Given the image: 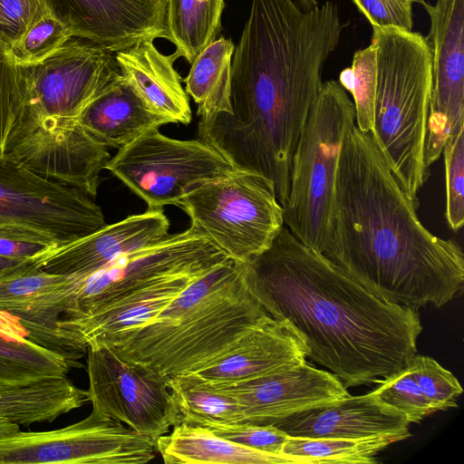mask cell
I'll list each match as a JSON object with an SVG mask.
<instances>
[{
  "instance_id": "4dcf8cb0",
  "label": "cell",
  "mask_w": 464,
  "mask_h": 464,
  "mask_svg": "<svg viewBox=\"0 0 464 464\" xmlns=\"http://www.w3.org/2000/svg\"><path fill=\"white\" fill-rule=\"evenodd\" d=\"M397 442L391 437L366 439L299 438L289 437L282 455L294 464L376 463L375 456L390 444Z\"/></svg>"
},
{
  "instance_id": "8d00e7d4",
  "label": "cell",
  "mask_w": 464,
  "mask_h": 464,
  "mask_svg": "<svg viewBox=\"0 0 464 464\" xmlns=\"http://www.w3.org/2000/svg\"><path fill=\"white\" fill-rule=\"evenodd\" d=\"M25 99L21 66L14 63L8 47L0 42V152Z\"/></svg>"
},
{
  "instance_id": "603a6c76",
  "label": "cell",
  "mask_w": 464,
  "mask_h": 464,
  "mask_svg": "<svg viewBox=\"0 0 464 464\" xmlns=\"http://www.w3.org/2000/svg\"><path fill=\"white\" fill-rule=\"evenodd\" d=\"M153 41L143 40L115 53L120 72L151 111L169 123L188 124L189 101L174 61Z\"/></svg>"
},
{
  "instance_id": "d4e9b609",
  "label": "cell",
  "mask_w": 464,
  "mask_h": 464,
  "mask_svg": "<svg viewBox=\"0 0 464 464\" xmlns=\"http://www.w3.org/2000/svg\"><path fill=\"white\" fill-rule=\"evenodd\" d=\"M156 450L166 464H294L283 455L256 450L185 422L159 437Z\"/></svg>"
},
{
  "instance_id": "f1b7e54d",
  "label": "cell",
  "mask_w": 464,
  "mask_h": 464,
  "mask_svg": "<svg viewBox=\"0 0 464 464\" xmlns=\"http://www.w3.org/2000/svg\"><path fill=\"white\" fill-rule=\"evenodd\" d=\"M224 0H167L168 40L176 47L175 61L185 58L190 64L220 33Z\"/></svg>"
},
{
  "instance_id": "e0dca14e",
  "label": "cell",
  "mask_w": 464,
  "mask_h": 464,
  "mask_svg": "<svg viewBox=\"0 0 464 464\" xmlns=\"http://www.w3.org/2000/svg\"><path fill=\"white\" fill-rule=\"evenodd\" d=\"M210 383L236 399L241 423L255 425H275L303 411L350 395L334 373L319 370L306 361L251 379Z\"/></svg>"
},
{
  "instance_id": "7402d4cb",
  "label": "cell",
  "mask_w": 464,
  "mask_h": 464,
  "mask_svg": "<svg viewBox=\"0 0 464 464\" xmlns=\"http://www.w3.org/2000/svg\"><path fill=\"white\" fill-rule=\"evenodd\" d=\"M206 273H188L164 279L129 294L88 316L64 320V324L87 347L108 345L151 321L188 285Z\"/></svg>"
},
{
  "instance_id": "5bb4252c",
  "label": "cell",
  "mask_w": 464,
  "mask_h": 464,
  "mask_svg": "<svg viewBox=\"0 0 464 464\" xmlns=\"http://www.w3.org/2000/svg\"><path fill=\"white\" fill-rule=\"evenodd\" d=\"M20 66L24 107L37 115L73 121L121 74L114 53L75 35L44 60Z\"/></svg>"
},
{
  "instance_id": "74e56055",
  "label": "cell",
  "mask_w": 464,
  "mask_h": 464,
  "mask_svg": "<svg viewBox=\"0 0 464 464\" xmlns=\"http://www.w3.org/2000/svg\"><path fill=\"white\" fill-rule=\"evenodd\" d=\"M198 426L240 445L275 455H282L283 447L290 437L274 425L208 422Z\"/></svg>"
},
{
  "instance_id": "ab89813d",
  "label": "cell",
  "mask_w": 464,
  "mask_h": 464,
  "mask_svg": "<svg viewBox=\"0 0 464 464\" xmlns=\"http://www.w3.org/2000/svg\"><path fill=\"white\" fill-rule=\"evenodd\" d=\"M54 248L53 241L36 231L0 225V256L34 260Z\"/></svg>"
},
{
  "instance_id": "f546056e",
  "label": "cell",
  "mask_w": 464,
  "mask_h": 464,
  "mask_svg": "<svg viewBox=\"0 0 464 464\" xmlns=\"http://www.w3.org/2000/svg\"><path fill=\"white\" fill-rule=\"evenodd\" d=\"M169 387L179 412V423H241L236 399L216 384L182 374L169 377Z\"/></svg>"
},
{
  "instance_id": "83f0119b",
  "label": "cell",
  "mask_w": 464,
  "mask_h": 464,
  "mask_svg": "<svg viewBox=\"0 0 464 464\" xmlns=\"http://www.w3.org/2000/svg\"><path fill=\"white\" fill-rule=\"evenodd\" d=\"M235 44L220 36L209 44L192 62L185 82L200 117L230 113L231 63Z\"/></svg>"
},
{
  "instance_id": "8fae6325",
  "label": "cell",
  "mask_w": 464,
  "mask_h": 464,
  "mask_svg": "<svg viewBox=\"0 0 464 464\" xmlns=\"http://www.w3.org/2000/svg\"><path fill=\"white\" fill-rule=\"evenodd\" d=\"M156 452L151 439L94 409L62 429L0 436V464H144Z\"/></svg>"
},
{
  "instance_id": "ba28073f",
  "label": "cell",
  "mask_w": 464,
  "mask_h": 464,
  "mask_svg": "<svg viewBox=\"0 0 464 464\" xmlns=\"http://www.w3.org/2000/svg\"><path fill=\"white\" fill-rule=\"evenodd\" d=\"M104 169L140 198L149 209L179 206L200 184L235 170L205 141L172 139L159 129L146 131L120 149Z\"/></svg>"
},
{
  "instance_id": "f6af8a7d",
  "label": "cell",
  "mask_w": 464,
  "mask_h": 464,
  "mask_svg": "<svg viewBox=\"0 0 464 464\" xmlns=\"http://www.w3.org/2000/svg\"><path fill=\"white\" fill-rule=\"evenodd\" d=\"M422 0H414L415 3H420Z\"/></svg>"
},
{
  "instance_id": "ee69618b",
  "label": "cell",
  "mask_w": 464,
  "mask_h": 464,
  "mask_svg": "<svg viewBox=\"0 0 464 464\" xmlns=\"http://www.w3.org/2000/svg\"><path fill=\"white\" fill-rule=\"evenodd\" d=\"M296 4L304 10H311L318 5L316 0H296Z\"/></svg>"
},
{
  "instance_id": "e575fe53",
  "label": "cell",
  "mask_w": 464,
  "mask_h": 464,
  "mask_svg": "<svg viewBox=\"0 0 464 464\" xmlns=\"http://www.w3.org/2000/svg\"><path fill=\"white\" fill-rule=\"evenodd\" d=\"M408 368L423 394L437 411L457 407V399L463 390L450 371L434 359L419 354L411 360Z\"/></svg>"
},
{
  "instance_id": "277c9868",
  "label": "cell",
  "mask_w": 464,
  "mask_h": 464,
  "mask_svg": "<svg viewBox=\"0 0 464 464\" xmlns=\"http://www.w3.org/2000/svg\"><path fill=\"white\" fill-rule=\"evenodd\" d=\"M377 82L372 132L410 198L429 176L425 139L430 102L431 57L425 37L400 28L372 27Z\"/></svg>"
},
{
  "instance_id": "1f68e13d",
  "label": "cell",
  "mask_w": 464,
  "mask_h": 464,
  "mask_svg": "<svg viewBox=\"0 0 464 464\" xmlns=\"http://www.w3.org/2000/svg\"><path fill=\"white\" fill-rule=\"evenodd\" d=\"M338 82L353 96L356 128L372 133L377 82L376 51L372 43L354 53L351 67L340 72Z\"/></svg>"
},
{
  "instance_id": "2e32d148",
  "label": "cell",
  "mask_w": 464,
  "mask_h": 464,
  "mask_svg": "<svg viewBox=\"0 0 464 464\" xmlns=\"http://www.w3.org/2000/svg\"><path fill=\"white\" fill-rule=\"evenodd\" d=\"M78 276L47 273L32 264L0 279V313L30 341L63 356L72 368L87 352L64 320Z\"/></svg>"
},
{
  "instance_id": "5b68a950",
  "label": "cell",
  "mask_w": 464,
  "mask_h": 464,
  "mask_svg": "<svg viewBox=\"0 0 464 464\" xmlns=\"http://www.w3.org/2000/svg\"><path fill=\"white\" fill-rule=\"evenodd\" d=\"M268 316L239 276L199 307L170 323L145 324L109 343L121 358L173 377L225 353Z\"/></svg>"
},
{
  "instance_id": "6da1fadb",
  "label": "cell",
  "mask_w": 464,
  "mask_h": 464,
  "mask_svg": "<svg viewBox=\"0 0 464 464\" xmlns=\"http://www.w3.org/2000/svg\"><path fill=\"white\" fill-rule=\"evenodd\" d=\"M343 25L327 1L252 0L231 63L230 113L200 117L198 139L237 170L269 179L284 208L293 154Z\"/></svg>"
},
{
  "instance_id": "d6a6232c",
  "label": "cell",
  "mask_w": 464,
  "mask_h": 464,
  "mask_svg": "<svg viewBox=\"0 0 464 464\" xmlns=\"http://www.w3.org/2000/svg\"><path fill=\"white\" fill-rule=\"evenodd\" d=\"M380 383L371 393L382 404L403 414L410 423H419L438 411L421 392L408 366Z\"/></svg>"
},
{
  "instance_id": "7a4b0ae2",
  "label": "cell",
  "mask_w": 464,
  "mask_h": 464,
  "mask_svg": "<svg viewBox=\"0 0 464 464\" xmlns=\"http://www.w3.org/2000/svg\"><path fill=\"white\" fill-rule=\"evenodd\" d=\"M243 274L267 314L301 341L306 358L346 388L381 382L417 354L422 331L417 309L374 295L285 226L266 250L243 263Z\"/></svg>"
},
{
  "instance_id": "b9f144b4",
  "label": "cell",
  "mask_w": 464,
  "mask_h": 464,
  "mask_svg": "<svg viewBox=\"0 0 464 464\" xmlns=\"http://www.w3.org/2000/svg\"><path fill=\"white\" fill-rule=\"evenodd\" d=\"M33 263V259L13 258L0 256V279L23 270Z\"/></svg>"
},
{
  "instance_id": "d590c367",
  "label": "cell",
  "mask_w": 464,
  "mask_h": 464,
  "mask_svg": "<svg viewBox=\"0 0 464 464\" xmlns=\"http://www.w3.org/2000/svg\"><path fill=\"white\" fill-rule=\"evenodd\" d=\"M446 179L445 216L451 230L464 223V127L450 137L443 148Z\"/></svg>"
},
{
  "instance_id": "7bdbcfd3",
  "label": "cell",
  "mask_w": 464,
  "mask_h": 464,
  "mask_svg": "<svg viewBox=\"0 0 464 464\" xmlns=\"http://www.w3.org/2000/svg\"><path fill=\"white\" fill-rule=\"evenodd\" d=\"M19 425L12 421L0 419V436L18 431Z\"/></svg>"
},
{
  "instance_id": "ffe728a7",
  "label": "cell",
  "mask_w": 464,
  "mask_h": 464,
  "mask_svg": "<svg viewBox=\"0 0 464 464\" xmlns=\"http://www.w3.org/2000/svg\"><path fill=\"white\" fill-rule=\"evenodd\" d=\"M274 426L290 437L366 439L411 436L401 412L380 402L371 392L352 396L289 416Z\"/></svg>"
},
{
  "instance_id": "484cf974",
  "label": "cell",
  "mask_w": 464,
  "mask_h": 464,
  "mask_svg": "<svg viewBox=\"0 0 464 464\" xmlns=\"http://www.w3.org/2000/svg\"><path fill=\"white\" fill-rule=\"evenodd\" d=\"M88 401L67 377L24 385L0 384V419L20 425L51 422Z\"/></svg>"
},
{
  "instance_id": "3957f363",
  "label": "cell",
  "mask_w": 464,
  "mask_h": 464,
  "mask_svg": "<svg viewBox=\"0 0 464 464\" xmlns=\"http://www.w3.org/2000/svg\"><path fill=\"white\" fill-rule=\"evenodd\" d=\"M371 132L343 144L330 240L323 253L368 290L419 310L441 307L464 283V255L423 226Z\"/></svg>"
},
{
  "instance_id": "44dd1931",
  "label": "cell",
  "mask_w": 464,
  "mask_h": 464,
  "mask_svg": "<svg viewBox=\"0 0 464 464\" xmlns=\"http://www.w3.org/2000/svg\"><path fill=\"white\" fill-rule=\"evenodd\" d=\"M305 361L304 345L294 332L268 315L221 355L186 374L207 382H234Z\"/></svg>"
},
{
  "instance_id": "52a82bcc",
  "label": "cell",
  "mask_w": 464,
  "mask_h": 464,
  "mask_svg": "<svg viewBox=\"0 0 464 464\" xmlns=\"http://www.w3.org/2000/svg\"><path fill=\"white\" fill-rule=\"evenodd\" d=\"M190 228L236 262L266 250L285 226L284 208L264 176L233 170L206 181L180 201Z\"/></svg>"
},
{
  "instance_id": "f35d334b",
  "label": "cell",
  "mask_w": 464,
  "mask_h": 464,
  "mask_svg": "<svg viewBox=\"0 0 464 464\" xmlns=\"http://www.w3.org/2000/svg\"><path fill=\"white\" fill-rule=\"evenodd\" d=\"M49 12L45 0H0V42L9 48Z\"/></svg>"
},
{
  "instance_id": "30bf717a",
  "label": "cell",
  "mask_w": 464,
  "mask_h": 464,
  "mask_svg": "<svg viewBox=\"0 0 464 464\" xmlns=\"http://www.w3.org/2000/svg\"><path fill=\"white\" fill-rule=\"evenodd\" d=\"M0 225L36 231L57 248L106 222L100 206L85 192L43 178L0 152Z\"/></svg>"
},
{
  "instance_id": "4316f807",
  "label": "cell",
  "mask_w": 464,
  "mask_h": 464,
  "mask_svg": "<svg viewBox=\"0 0 464 464\" xmlns=\"http://www.w3.org/2000/svg\"><path fill=\"white\" fill-rule=\"evenodd\" d=\"M72 368L63 356L27 339L0 313V384L24 385L63 378Z\"/></svg>"
},
{
  "instance_id": "7c38bea8",
  "label": "cell",
  "mask_w": 464,
  "mask_h": 464,
  "mask_svg": "<svg viewBox=\"0 0 464 464\" xmlns=\"http://www.w3.org/2000/svg\"><path fill=\"white\" fill-rule=\"evenodd\" d=\"M92 409L156 442L179 423L169 377L121 358L105 345L87 348Z\"/></svg>"
},
{
  "instance_id": "836d02e7",
  "label": "cell",
  "mask_w": 464,
  "mask_h": 464,
  "mask_svg": "<svg viewBox=\"0 0 464 464\" xmlns=\"http://www.w3.org/2000/svg\"><path fill=\"white\" fill-rule=\"evenodd\" d=\"M72 35L71 30L49 12L8 50L15 63H34L52 54Z\"/></svg>"
},
{
  "instance_id": "8992f818",
  "label": "cell",
  "mask_w": 464,
  "mask_h": 464,
  "mask_svg": "<svg viewBox=\"0 0 464 464\" xmlns=\"http://www.w3.org/2000/svg\"><path fill=\"white\" fill-rule=\"evenodd\" d=\"M355 125L354 107L338 81L322 88L295 146L284 224L306 246L324 253L330 240L341 150Z\"/></svg>"
},
{
  "instance_id": "60d3db41",
  "label": "cell",
  "mask_w": 464,
  "mask_h": 464,
  "mask_svg": "<svg viewBox=\"0 0 464 464\" xmlns=\"http://www.w3.org/2000/svg\"><path fill=\"white\" fill-rule=\"evenodd\" d=\"M372 27L412 31L414 0H352Z\"/></svg>"
},
{
  "instance_id": "9c48e42d",
  "label": "cell",
  "mask_w": 464,
  "mask_h": 464,
  "mask_svg": "<svg viewBox=\"0 0 464 464\" xmlns=\"http://www.w3.org/2000/svg\"><path fill=\"white\" fill-rule=\"evenodd\" d=\"M228 259L190 227L169 234L155 245L122 254L92 274L79 276L65 319L88 316L145 286L179 275L206 273Z\"/></svg>"
},
{
  "instance_id": "d6986e66",
  "label": "cell",
  "mask_w": 464,
  "mask_h": 464,
  "mask_svg": "<svg viewBox=\"0 0 464 464\" xmlns=\"http://www.w3.org/2000/svg\"><path fill=\"white\" fill-rule=\"evenodd\" d=\"M169 220L162 208L131 215L34 260V266L47 273L87 276L117 256L155 245L169 233Z\"/></svg>"
},
{
  "instance_id": "cb8c5ba5",
  "label": "cell",
  "mask_w": 464,
  "mask_h": 464,
  "mask_svg": "<svg viewBox=\"0 0 464 464\" xmlns=\"http://www.w3.org/2000/svg\"><path fill=\"white\" fill-rule=\"evenodd\" d=\"M79 122L99 144L118 150L169 123L147 106L121 74L89 103Z\"/></svg>"
},
{
  "instance_id": "4fadbf2b",
  "label": "cell",
  "mask_w": 464,
  "mask_h": 464,
  "mask_svg": "<svg viewBox=\"0 0 464 464\" xmlns=\"http://www.w3.org/2000/svg\"><path fill=\"white\" fill-rule=\"evenodd\" d=\"M4 154L37 175L95 198L100 174L111 159L79 121L41 116L23 107Z\"/></svg>"
},
{
  "instance_id": "ac0fdd59",
  "label": "cell",
  "mask_w": 464,
  "mask_h": 464,
  "mask_svg": "<svg viewBox=\"0 0 464 464\" xmlns=\"http://www.w3.org/2000/svg\"><path fill=\"white\" fill-rule=\"evenodd\" d=\"M75 36L112 53L143 40L165 38L167 0H45Z\"/></svg>"
},
{
  "instance_id": "9a60e30c",
  "label": "cell",
  "mask_w": 464,
  "mask_h": 464,
  "mask_svg": "<svg viewBox=\"0 0 464 464\" xmlns=\"http://www.w3.org/2000/svg\"><path fill=\"white\" fill-rule=\"evenodd\" d=\"M419 4L430 21L425 40L431 57L432 86L424 156L430 169L447 140L464 127V0Z\"/></svg>"
}]
</instances>
